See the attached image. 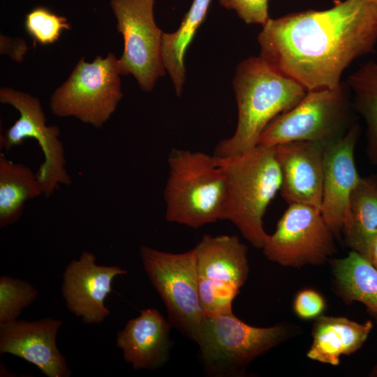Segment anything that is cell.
<instances>
[{"label":"cell","mask_w":377,"mask_h":377,"mask_svg":"<svg viewBox=\"0 0 377 377\" xmlns=\"http://www.w3.org/2000/svg\"><path fill=\"white\" fill-rule=\"evenodd\" d=\"M260 57L306 91L339 87L344 70L374 51L377 0L337 1L269 19L258 37Z\"/></svg>","instance_id":"cell-1"},{"label":"cell","mask_w":377,"mask_h":377,"mask_svg":"<svg viewBox=\"0 0 377 377\" xmlns=\"http://www.w3.org/2000/svg\"><path fill=\"white\" fill-rule=\"evenodd\" d=\"M232 85L238 112L237 126L231 137L216 146L214 155L217 157L235 156L255 148L266 126L295 106L307 91L260 56L238 64Z\"/></svg>","instance_id":"cell-2"},{"label":"cell","mask_w":377,"mask_h":377,"mask_svg":"<svg viewBox=\"0 0 377 377\" xmlns=\"http://www.w3.org/2000/svg\"><path fill=\"white\" fill-rule=\"evenodd\" d=\"M216 157L227 181L221 220L232 223L252 246L263 249L269 235L263 219L282 185L274 147L257 145L238 155Z\"/></svg>","instance_id":"cell-3"},{"label":"cell","mask_w":377,"mask_h":377,"mask_svg":"<svg viewBox=\"0 0 377 377\" xmlns=\"http://www.w3.org/2000/svg\"><path fill=\"white\" fill-rule=\"evenodd\" d=\"M164 188L167 221L198 228L221 220L227 181L217 158L202 151L173 149Z\"/></svg>","instance_id":"cell-4"},{"label":"cell","mask_w":377,"mask_h":377,"mask_svg":"<svg viewBox=\"0 0 377 377\" xmlns=\"http://www.w3.org/2000/svg\"><path fill=\"white\" fill-rule=\"evenodd\" d=\"M348 86L307 91L290 110L276 117L261 133L257 145L274 147L295 141L326 145L342 137L355 122Z\"/></svg>","instance_id":"cell-5"},{"label":"cell","mask_w":377,"mask_h":377,"mask_svg":"<svg viewBox=\"0 0 377 377\" xmlns=\"http://www.w3.org/2000/svg\"><path fill=\"white\" fill-rule=\"evenodd\" d=\"M288 337L281 324L269 327L251 326L232 312L204 315L195 342L205 370L215 376L237 374L251 361Z\"/></svg>","instance_id":"cell-6"},{"label":"cell","mask_w":377,"mask_h":377,"mask_svg":"<svg viewBox=\"0 0 377 377\" xmlns=\"http://www.w3.org/2000/svg\"><path fill=\"white\" fill-rule=\"evenodd\" d=\"M119 61L110 52L92 62L81 58L68 79L52 94L50 108L59 117H73L101 128L123 97Z\"/></svg>","instance_id":"cell-7"},{"label":"cell","mask_w":377,"mask_h":377,"mask_svg":"<svg viewBox=\"0 0 377 377\" xmlns=\"http://www.w3.org/2000/svg\"><path fill=\"white\" fill-rule=\"evenodd\" d=\"M140 255L145 272L164 302L170 323L195 342L205 314L193 249L172 253L142 245Z\"/></svg>","instance_id":"cell-8"},{"label":"cell","mask_w":377,"mask_h":377,"mask_svg":"<svg viewBox=\"0 0 377 377\" xmlns=\"http://www.w3.org/2000/svg\"><path fill=\"white\" fill-rule=\"evenodd\" d=\"M193 251L203 313L232 312V302L249 275L246 245L235 235L206 234Z\"/></svg>","instance_id":"cell-9"},{"label":"cell","mask_w":377,"mask_h":377,"mask_svg":"<svg viewBox=\"0 0 377 377\" xmlns=\"http://www.w3.org/2000/svg\"><path fill=\"white\" fill-rule=\"evenodd\" d=\"M0 101L12 105L20 114L15 123L1 134L0 149L9 151L22 145L27 139H34L44 156V161L36 172L43 195L48 198L61 184L70 185L71 179L66 170L59 128L46 124L39 99L28 93L3 87L0 89Z\"/></svg>","instance_id":"cell-10"},{"label":"cell","mask_w":377,"mask_h":377,"mask_svg":"<svg viewBox=\"0 0 377 377\" xmlns=\"http://www.w3.org/2000/svg\"><path fill=\"white\" fill-rule=\"evenodd\" d=\"M110 5L124 38L121 75H133L140 89L149 92L166 72L161 54L163 32L154 20V0H110Z\"/></svg>","instance_id":"cell-11"},{"label":"cell","mask_w":377,"mask_h":377,"mask_svg":"<svg viewBox=\"0 0 377 377\" xmlns=\"http://www.w3.org/2000/svg\"><path fill=\"white\" fill-rule=\"evenodd\" d=\"M334 235L318 209L290 204L263 250L267 259L282 266L321 265L335 251Z\"/></svg>","instance_id":"cell-12"},{"label":"cell","mask_w":377,"mask_h":377,"mask_svg":"<svg viewBox=\"0 0 377 377\" xmlns=\"http://www.w3.org/2000/svg\"><path fill=\"white\" fill-rule=\"evenodd\" d=\"M360 132V126L355 121L342 137L325 145L320 211L334 234L342 230L351 193L360 178L354 158Z\"/></svg>","instance_id":"cell-13"},{"label":"cell","mask_w":377,"mask_h":377,"mask_svg":"<svg viewBox=\"0 0 377 377\" xmlns=\"http://www.w3.org/2000/svg\"><path fill=\"white\" fill-rule=\"evenodd\" d=\"M122 267L96 264V256L83 251L72 260L63 274L62 295L68 310L86 324H99L110 313L104 302L112 291V282L126 274Z\"/></svg>","instance_id":"cell-14"},{"label":"cell","mask_w":377,"mask_h":377,"mask_svg":"<svg viewBox=\"0 0 377 377\" xmlns=\"http://www.w3.org/2000/svg\"><path fill=\"white\" fill-rule=\"evenodd\" d=\"M62 322L45 318L0 325V353H9L36 365L48 377H68L71 371L59 350L56 337Z\"/></svg>","instance_id":"cell-15"},{"label":"cell","mask_w":377,"mask_h":377,"mask_svg":"<svg viewBox=\"0 0 377 377\" xmlns=\"http://www.w3.org/2000/svg\"><path fill=\"white\" fill-rule=\"evenodd\" d=\"M282 173L280 193L290 204H303L320 209L325 145L295 141L274 146Z\"/></svg>","instance_id":"cell-16"},{"label":"cell","mask_w":377,"mask_h":377,"mask_svg":"<svg viewBox=\"0 0 377 377\" xmlns=\"http://www.w3.org/2000/svg\"><path fill=\"white\" fill-rule=\"evenodd\" d=\"M171 324L154 308L140 311L129 320L117 336V346L125 362L135 370H154L168 360Z\"/></svg>","instance_id":"cell-17"},{"label":"cell","mask_w":377,"mask_h":377,"mask_svg":"<svg viewBox=\"0 0 377 377\" xmlns=\"http://www.w3.org/2000/svg\"><path fill=\"white\" fill-rule=\"evenodd\" d=\"M372 327L371 320L359 323L343 317L319 316L313 327V342L306 355L321 363L337 365L341 355H350L362 347Z\"/></svg>","instance_id":"cell-18"},{"label":"cell","mask_w":377,"mask_h":377,"mask_svg":"<svg viewBox=\"0 0 377 377\" xmlns=\"http://www.w3.org/2000/svg\"><path fill=\"white\" fill-rule=\"evenodd\" d=\"M341 231L351 251L370 261L377 239V174L360 177L351 193Z\"/></svg>","instance_id":"cell-19"},{"label":"cell","mask_w":377,"mask_h":377,"mask_svg":"<svg viewBox=\"0 0 377 377\" xmlns=\"http://www.w3.org/2000/svg\"><path fill=\"white\" fill-rule=\"evenodd\" d=\"M43 195L36 172L24 163L0 155V228L14 223L26 202Z\"/></svg>","instance_id":"cell-20"},{"label":"cell","mask_w":377,"mask_h":377,"mask_svg":"<svg viewBox=\"0 0 377 377\" xmlns=\"http://www.w3.org/2000/svg\"><path fill=\"white\" fill-rule=\"evenodd\" d=\"M211 2L212 0H193L179 28L172 33H163V62L178 96L182 94L186 80L185 54L205 20Z\"/></svg>","instance_id":"cell-21"},{"label":"cell","mask_w":377,"mask_h":377,"mask_svg":"<svg viewBox=\"0 0 377 377\" xmlns=\"http://www.w3.org/2000/svg\"><path fill=\"white\" fill-rule=\"evenodd\" d=\"M333 274L340 290L350 301H357L377 315V269L367 258L351 251L333 260Z\"/></svg>","instance_id":"cell-22"},{"label":"cell","mask_w":377,"mask_h":377,"mask_svg":"<svg viewBox=\"0 0 377 377\" xmlns=\"http://www.w3.org/2000/svg\"><path fill=\"white\" fill-rule=\"evenodd\" d=\"M353 92L352 105L367 124L366 153L377 165V63L369 61L350 75L346 82Z\"/></svg>","instance_id":"cell-23"},{"label":"cell","mask_w":377,"mask_h":377,"mask_svg":"<svg viewBox=\"0 0 377 377\" xmlns=\"http://www.w3.org/2000/svg\"><path fill=\"white\" fill-rule=\"evenodd\" d=\"M38 297L37 290L29 282L2 276L0 278V325L17 320L23 309Z\"/></svg>","instance_id":"cell-24"},{"label":"cell","mask_w":377,"mask_h":377,"mask_svg":"<svg viewBox=\"0 0 377 377\" xmlns=\"http://www.w3.org/2000/svg\"><path fill=\"white\" fill-rule=\"evenodd\" d=\"M24 28L35 42L45 45L56 42L63 30L71 29V25L65 17L46 7L38 6L26 15Z\"/></svg>","instance_id":"cell-25"},{"label":"cell","mask_w":377,"mask_h":377,"mask_svg":"<svg viewBox=\"0 0 377 377\" xmlns=\"http://www.w3.org/2000/svg\"><path fill=\"white\" fill-rule=\"evenodd\" d=\"M269 0H219L227 10H233L246 24L264 26L270 19L268 13Z\"/></svg>","instance_id":"cell-26"},{"label":"cell","mask_w":377,"mask_h":377,"mask_svg":"<svg viewBox=\"0 0 377 377\" xmlns=\"http://www.w3.org/2000/svg\"><path fill=\"white\" fill-rule=\"evenodd\" d=\"M325 309V302L320 294L314 290L300 291L294 301L295 313L302 319L318 318Z\"/></svg>","instance_id":"cell-27"},{"label":"cell","mask_w":377,"mask_h":377,"mask_svg":"<svg viewBox=\"0 0 377 377\" xmlns=\"http://www.w3.org/2000/svg\"><path fill=\"white\" fill-rule=\"evenodd\" d=\"M26 42L20 38H10L1 34L0 52L7 54L17 62H21L27 50Z\"/></svg>","instance_id":"cell-28"},{"label":"cell","mask_w":377,"mask_h":377,"mask_svg":"<svg viewBox=\"0 0 377 377\" xmlns=\"http://www.w3.org/2000/svg\"><path fill=\"white\" fill-rule=\"evenodd\" d=\"M370 262L377 269V239L374 243L371 249Z\"/></svg>","instance_id":"cell-29"},{"label":"cell","mask_w":377,"mask_h":377,"mask_svg":"<svg viewBox=\"0 0 377 377\" xmlns=\"http://www.w3.org/2000/svg\"><path fill=\"white\" fill-rule=\"evenodd\" d=\"M371 374H372V376H377V364L372 369Z\"/></svg>","instance_id":"cell-30"}]
</instances>
